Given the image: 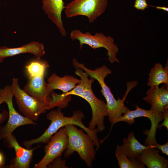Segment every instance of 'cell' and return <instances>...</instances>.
<instances>
[{
  "label": "cell",
  "mask_w": 168,
  "mask_h": 168,
  "mask_svg": "<svg viewBox=\"0 0 168 168\" xmlns=\"http://www.w3.org/2000/svg\"><path fill=\"white\" fill-rule=\"evenodd\" d=\"M162 83L168 85V59L164 67L159 63L155 64L150 71L147 84L151 87Z\"/></svg>",
  "instance_id": "19"
},
{
  "label": "cell",
  "mask_w": 168,
  "mask_h": 168,
  "mask_svg": "<svg viewBox=\"0 0 168 168\" xmlns=\"http://www.w3.org/2000/svg\"><path fill=\"white\" fill-rule=\"evenodd\" d=\"M120 168H144L145 165L137 158H128L124 155L115 153Z\"/></svg>",
  "instance_id": "22"
},
{
  "label": "cell",
  "mask_w": 168,
  "mask_h": 168,
  "mask_svg": "<svg viewBox=\"0 0 168 168\" xmlns=\"http://www.w3.org/2000/svg\"><path fill=\"white\" fill-rule=\"evenodd\" d=\"M143 100L151 105V110L162 112L168 108V85L151 86Z\"/></svg>",
  "instance_id": "13"
},
{
  "label": "cell",
  "mask_w": 168,
  "mask_h": 168,
  "mask_svg": "<svg viewBox=\"0 0 168 168\" xmlns=\"http://www.w3.org/2000/svg\"><path fill=\"white\" fill-rule=\"evenodd\" d=\"M70 37L73 40L79 41L80 49L82 48L84 44L89 45L93 49L105 48L107 50V54L110 62L119 63L116 57L118 52V48L114 43V39L111 36H106L103 33L98 32L93 35L89 32L83 33L79 30L75 29L71 32Z\"/></svg>",
  "instance_id": "6"
},
{
  "label": "cell",
  "mask_w": 168,
  "mask_h": 168,
  "mask_svg": "<svg viewBox=\"0 0 168 168\" xmlns=\"http://www.w3.org/2000/svg\"><path fill=\"white\" fill-rule=\"evenodd\" d=\"M75 74L80 78L81 82L71 91L62 94L66 96L74 95L80 97L86 100L89 104L92 110V118L88 127L90 129H96L98 132L103 131L105 128L104 120L108 113L106 103L103 100L98 98L94 93L92 85L95 79L88 78V75L83 70L75 66Z\"/></svg>",
  "instance_id": "2"
},
{
  "label": "cell",
  "mask_w": 168,
  "mask_h": 168,
  "mask_svg": "<svg viewBox=\"0 0 168 168\" xmlns=\"http://www.w3.org/2000/svg\"><path fill=\"white\" fill-rule=\"evenodd\" d=\"M34 60L26 66L29 76L36 77L44 76L46 69L49 67L46 60Z\"/></svg>",
  "instance_id": "20"
},
{
  "label": "cell",
  "mask_w": 168,
  "mask_h": 168,
  "mask_svg": "<svg viewBox=\"0 0 168 168\" xmlns=\"http://www.w3.org/2000/svg\"><path fill=\"white\" fill-rule=\"evenodd\" d=\"M25 53L32 54L40 59L45 54L44 46L42 43L33 41L18 47H0V56L4 58Z\"/></svg>",
  "instance_id": "15"
},
{
  "label": "cell",
  "mask_w": 168,
  "mask_h": 168,
  "mask_svg": "<svg viewBox=\"0 0 168 168\" xmlns=\"http://www.w3.org/2000/svg\"><path fill=\"white\" fill-rule=\"evenodd\" d=\"M68 143L67 133L64 127L52 136L44 147L45 155L34 168H46L55 158L60 156L67 148Z\"/></svg>",
  "instance_id": "10"
},
{
  "label": "cell",
  "mask_w": 168,
  "mask_h": 168,
  "mask_svg": "<svg viewBox=\"0 0 168 168\" xmlns=\"http://www.w3.org/2000/svg\"><path fill=\"white\" fill-rule=\"evenodd\" d=\"M46 117L50 121V124L44 132L35 139L36 143H47L51 137L59 129L67 125L71 124L77 126L84 130L91 137L97 149L99 148L100 142L97 136L98 130L96 128L94 130H90L84 125L82 120L85 118V115L81 110L74 111L72 115L68 117L65 116L61 108H58L56 110H53L49 112L46 115Z\"/></svg>",
  "instance_id": "3"
},
{
  "label": "cell",
  "mask_w": 168,
  "mask_h": 168,
  "mask_svg": "<svg viewBox=\"0 0 168 168\" xmlns=\"http://www.w3.org/2000/svg\"><path fill=\"white\" fill-rule=\"evenodd\" d=\"M73 66H76L84 70L91 77L97 81L100 84V91L106 101L109 120L111 124V128L117 123L122 115L130 110L124 105V101L130 91L138 84L137 81H131L126 83L127 89L125 94L122 99L116 100L111 92L110 88L106 85L105 78L112 73L111 70L105 65L97 68L94 70L86 67L84 64L79 63L74 58L72 61Z\"/></svg>",
  "instance_id": "1"
},
{
  "label": "cell",
  "mask_w": 168,
  "mask_h": 168,
  "mask_svg": "<svg viewBox=\"0 0 168 168\" xmlns=\"http://www.w3.org/2000/svg\"><path fill=\"white\" fill-rule=\"evenodd\" d=\"M134 105L136 109L130 110L124 114L118 120L117 123L124 121L129 125L133 124L135 119L140 117H145L148 118L151 122V128L149 130H146L144 134L147 137L144 141L145 146L154 145L157 143L156 139V131L160 122L163 119L164 115L163 112H159L151 109L146 110L141 108L137 105Z\"/></svg>",
  "instance_id": "8"
},
{
  "label": "cell",
  "mask_w": 168,
  "mask_h": 168,
  "mask_svg": "<svg viewBox=\"0 0 168 168\" xmlns=\"http://www.w3.org/2000/svg\"><path fill=\"white\" fill-rule=\"evenodd\" d=\"M81 81L80 79L72 76L66 75L60 77L53 73L48 78V83L51 90L58 89L65 93L72 90Z\"/></svg>",
  "instance_id": "18"
},
{
  "label": "cell",
  "mask_w": 168,
  "mask_h": 168,
  "mask_svg": "<svg viewBox=\"0 0 168 168\" xmlns=\"http://www.w3.org/2000/svg\"><path fill=\"white\" fill-rule=\"evenodd\" d=\"M65 163V161L62 160L59 156L49 164L47 168H67Z\"/></svg>",
  "instance_id": "23"
},
{
  "label": "cell",
  "mask_w": 168,
  "mask_h": 168,
  "mask_svg": "<svg viewBox=\"0 0 168 168\" xmlns=\"http://www.w3.org/2000/svg\"><path fill=\"white\" fill-rule=\"evenodd\" d=\"M42 9L48 18L58 27L62 36H66L67 32L63 25L61 14L64 9L63 0H42Z\"/></svg>",
  "instance_id": "14"
},
{
  "label": "cell",
  "mask_w": 168,
  "mask_h": 168,
  "mask_svg": "<svg viewBox=\"0 0 168 168\" xmlns=\"http://www.w3.org/2000/svg\"><path fill=\"white\" fill-rule=\"evenodd\" d=\"M5 164L4 156L2 153L0 152V168H6Z\"/></svg>",
  "instance_id": "28"
},
{
  "label": "cell",
  "mask_w": 168,
  "mask_h": 168,
  "mask_svg": "<svg viewBox=\"0 0 168 168\" xmlns=\"http://www.w3.org/2000/svg\"><path fill=\"white\" fill-rule=\"evenodd\" d=\"M152 147L156 148L162 151V153L168 155V142L167 141L165 143L161 145L156 143L154 145L151 146Z\"/></svg>",
  "instance_id": "25"
},
{
  "label": "cell",
  "mask_w": 168,
  "mask_h": 168,
  "mask_svg": "<svg viewBox=\"0 0 168 168\" xmlns=\"http://www.w3.org/2000/svg\"><path fill=\"white\" fill-rule=\"evenodd\" d=\"M4 58L0 56V63L3 62Z\"/></svg>",
  "instance_id": "30"
},
{
  "label": "cell",
  "mask_w": 168,
  "mask_h": 168,
  "mask_svg": "<svg viewBox=\"0 0 168 168\" xmlns=\"http://www.w3.org/2000/svg\"><path fill=\"white\" fill-rule=\"evenodd\" d=\"M0 95L7 105L8 120L6 124L0 126V139H3L12 134L18 127L26 125H35V122L19 114L15 109L13 104L12 93L10 86L6 85L0 88Z\"/></svg>",
  "instance_id": "9"
},
{
  "label": "cell",
  "mask_w": 168,
  "mask_h": 168,
  "mask_svg": "<svg viewBox=\"0 0 168 168\" xmlns=\"http://www.w3.org/2000/svg\"><path fill=\"white\" fill-rule=\"evenodd\" d=\"M4 144L8 148H13L16 156L11 159L8 168H29L32 160L33 152L39 146L32 149L25 148L18 142L15 136L12 134L4 139Z\"/></svg>",
  "instance_id": "11"
},
{
  "label": "cell",
  "mask_w": 168,
  "mask_h": 168,
  "mask_svg": "<svg viewBox=\"0 0 168 168\" xmlns=\"http://www.w3.org/2000/svg\"><path fill=\"white\" fill-rule=\"evenodd\" d=\"M107 5L108 0H73L64 9L68 18L84 16L92 23L105 12Z\"/></svg>",
  "instance_id": "7"
},
{
  "label": "cell",
  "mask_w": 168,
  "mask_h": 168,
  "mask_svg": "<svg viewBox=\"0 0 168 168\" xmlns=\"http://www.w3.org/2000/svg\"><path fill=\"white\" fill-rule=\"evenodd\" d=\"M164 115V121L163 123L158 125V128L161 129L163 127H165L168 129V108L164 110L162 112Z\"/></svg>",
  "instance_id": "26"
},
{
  "label": "cell",
  "mask_w": 168,
  "mask_h": 168,
  "mask_svg": "<svg viewBox=\"0 0 168 168\" xmlns=\"http://www.w3.org/2000/svg\"><path fill=\"white\" fill-rule=\"evenodd\" d=\"M71 100V95L64 96L62 94H57L52 91L50 96L48 110H50L55 107L60 108H65L68 106V102Z\"/></svg>",
  "instance_id": "21"
},
{
  "label": "cell",
  "mask_w": 168,
  "mask_h": 168,
  "mask_svg": "<svg viewBox=\"0 0 168 168\" xmlns=\"http://www.w3.org/2000/svg\"><path fill=\"white\" fill-rule=\"evenodd\" d=\"M149 5L147 3L146 0H135L134 7L137 9L144 10L148 8Z\"/></svg>",
  "instance_id": "24"
},
{
  "label": "cell",
  "mask_w": 168,
  "mask_h": 168,
  "mask_svg": "<svg viewBox=\"0 0 168 168\" xmlns=\"http://www.w3.org/2000/svg\"><path fill=\"white\" fill-rule=\"evenodd\" d=\"M123 145H117L115 153L126 155L128 158L138 159L139 155L150 146L143 145L136 138L134 132L129 133L126 138L123 140Z\"/></svg>",
  "instance_id": "16"
},
{
  "label": "cell",
  "mask_w": 168,
  "mask_h": 168,
  "mask_svg": "<svg viewBox=\"0 0 168 168\" xmlns=\"http://www.w3.org/2000/svg\"><path fill=\"white\" fill-rule=\"evenodd\" d=\"M3 102H4V100L0 95V105ZM8 116V113L5 110H3L1 113H0V124L5 120Z\"/></svg>",
  "instance_id": "27"
},
{
  "label": "cell",
  "mask_w": 168,
  "mask_h": 168,
  "mask_svg": "<svg viewBox=\"0 0 168 168\" xmlns=\"http://www.w3.org/2000/svg\"><path fill=\"white\" fill-rule=\"evenodd\" d=\"M64 127L68 139V145L64 153V157L67 158L76 152L81 159L84 161L88 167H91L96 152L91 137L85 133L82 128L78 129L74 125L68 124Z\"/></svg>",
  "instance_id": "4"
},
{
  "label": "cell",
  "mask_w": 168,
  "mask_h": 168,
  "mask_svg": "<svg viewBox=\"0 0 168 168\" xmlns=\"http://www.w3.org/2000/svg\"><path fill=\"white\" fill-rule=\"evenodd\" d=\"M23 90L28 94L45 103L47 106L52 91L45 82L44 76H28L27 82Z\"/></svg>",
  "instance_id": "12"
},
{
  "label": "cell",
  "mask_w": 168,
  "mask_h": 168,
  "mask_svg": "<svg viewBox=\"0 0 168 168\" xmlns=\"http://www.w3.org/2000/svg\"><path fill=\"white\" fill-rule=\"evenodd\" d=\"M149 6L153 7H155V8H156L157 9L162 10L167 12H168V8L167 7H165L164 6H163V7H160V6H151V5H149Z\"/></svg>",
  "instance_id": "29"
},
{
  "label": "cell",
  "mask_w": 168,
  "mask_h": 168,
  "mask_svg": "<svg viewBox=\"0 0 168 168\" xmlns=\"http://www.w3.org/2000/svg\"><path fill=\"white\" fill-rule=\"evenodd\" d=\"M159 150L150 146L143 151L138 159L148 168H167L168 160L159 154Z\"/></svg>",
  "instance_id": "17"
},
{
  "label": "cell",
  "mask_w": 168,
  "mask_h": 168,
  "mask_svg": "<svg viewBox=\"0 0 168 168\" xmlns=\"http://www.w3.org/2000/svg\"><path fill=\"white\" fill-rule=\"evenodd\" d=\"M10 87L19 109L25 117L35 122L48 110L45 103L29 95L21 88L18 78H12Z\"/></svg>",
  "instance_id": "5"
}]
</instances>
